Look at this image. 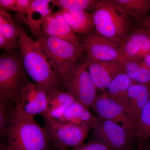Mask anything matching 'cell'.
I'll list each match as a JSON object with an SVG mask.
<instances>
[{
	"mask_svg": "<svg viewBox=\"0 0 150 150\" xmlns=\"http://www.w3.org/2000/svg\"><path fill=\"white\" fill-rule=\"evenodd\" d=\"M6 136L12 150H48L49 140L45 128L18 105L10 111Z\"/></svg>",
	"mask_w": 150,
	"mask_h": 150,
	"instance_id": "6da1fadb",
	"label": "cell"
},
{
	"mask_svg": "<svg viewBox=\"0 0 150 150\" xmlns=\"http://www.w3.org/2000/svg\"><path fill=\"white\" fill-rule=\"evenodd\" d=\"M18 44L25 69L34 83L45 89L47 94L59 89L62 82L47 57L37 42L29 37L20 26Z\"/></svg>",
	"mask_w": 150,
	"mask_h": 150,
	"instance_id": "7a4b0ae2",
	"label": "cell"
},
{
	"mask_svg": "<svg viewBox=\"0 0 150 150\" xmlns=\"http://www.w3.org/2000/svg\"><path fill=\"white\" fill-rule=\"evenodd\" d=\"M37 38L36 42L66 88L78 59L85 51L83 45L47 36L43 32Z\"/></svg>",
	"mask_w": 150,
	"mask_h": 150,
	"instance_id": "3957f363",
	"label": "cell"
},
{
	"mask_svg": "<svg viewBox=\"0 0 150 150\" xmlns=\"http://www.w3.org/2000/svg\"><path fill=\"white\" fill-rule=\"evenodd\" d=\"M90 13L96 31L120 46L129 34L131 22L115 0L98 1Z\"/></svg>",
	"mask_w": 150,
	"mask_h": 150,
	"instance_id": "277c9868",
	"label": "cell"
},
{
	"mask_svg": "<svg viewBox=\"0 0 150 150\" xmlns=\"http://www.w3.org/2000/svg\"><path fill=\"white\" fill-rule=\"evenodd\" d=\"M22 57L15 54L1 56L0 98L13 100L16 104L25 86L29 81Z\"/></svg>",
	"mask_w": 150,
	"mask_h": 150,
	"instance_id": "5b68a950",
	"label": "cell"
},
{
	"mask_svg": "<svg viewBox=\"0 0 150 150\" xmlns=\"http://www.w3.org/2000/svg\"><path fill=\"white\" fill-rule=\"evenodd\" d=\"M45 130L49 140L61 150L76 147L83 144L89 126L70 121L43 117Z\"/></svg>",
	"mask_w": 150,
	"mask_h": 150,
	"instance_id": "8992f818",
	"label": "cell"
},
{
	"mask_svg": "<svg viewBox=\"0 0 150 150\" xmlns=\"http://www.w3.org/2000/svg\"><path fill=\"white\" fill-rule=\"evenodd\" d=\"M94 140L98 141L111 150H131V139L123 126L110 120L99 118L93 128Z\"/></svg>",
	"mask_w": 150,
	"mask_h": 150,
	"instance_id": "52a82bcc",
	"label": "cell"
},
{
	"mask_svg": "<svg viewBox=\"0 0 150 150\" xmlns=\"http://www.w3.org/2000/svg\"><path fill=\"white\" fill-rule=\"evenodd\" d=\"M66 88L76 101L88 109L97 96V88L83 62L76 65Z\"/></svg>",
	"mask_w": 150,
	"mask_h": 150,
	"instance_id": "ba28073f",
	"label": "cell"
},
{
	"mask_svg": "<svg viewBox=\"0 0 150 150\" xmlns=\"http://www.w3.org/2000/svg\"><path fill=\"white\" fill-rule=\"evenodd\" d=\"M91 108L98 117L122 123L131 138L137 137V129L129 118L126 109L109 98L105 93L97 95Z\"/></svg>",
	"mask_w": 150,
	"mask_h": 150,
	"instance_id": "9c48e42d",
	"label": "cell"
},
{
	"mask_svg": "<svg viewBox=\"0 0 150 150\" xmlns=\"http://www.w3.org/2000/svg\"><path fill=\"white\" fill-rule=\"evenodd\" d=\"M82 44L88 57L101 62L119 61L120 46L98 34L96 31L86 35Z\"/></svg>",
	"mask_w": 150,
	"mask_h": 150,
	"instance_id": "30bf717a",
	"label": "cell"
},
{
	"mask_svg": "<svg viewBox=\"0 0 150 150\" xmlns=\"http://www.w3.org/2000/svg\"><path fill=\"white\" fill-rule=\"evenodd\" d=\"M16 105L34 117L37 114L43 115L48 108V94L40 86L29 81L22 91Z\"/></svg>",
	"mask_w": 150,
	"mask_h": 150,
	"instance_id": "8fae6325",
	"label": "cell"
},
{
	"mask_svg": "<svg viewBox=\"0 0 150 150\" xmlns=\"http://www.w3.org/2000/svg\"><path fill=\"white\" fill-rule=\"evenodd\" d=\"M83 63L95 85L100 90L105 89L115 77L124 73L119 61L101 62L87 56Z\"/></svg>",
	"mask_w": 150,
	"mask_h": 150,
	"instance_id": "7c38bea8",
	"label": "cell"
},
{
	"mask_svg": "<svg viewBox=\"0 0 150 150\" xmlns=\"http://www.w3.org/2000/svg\"><path fill=\"white\" fill-rule=\"evenodd\" d=\"M120 59L142 62L150 53V36L139 29L128 34L120 44Z\"/></svg>",
	"mask_w": 150,
	"mask_h": 150,
	"instance_id": "4fadbf2b",
	"label": "cell"
},
{
	"mask_svg": "<svg viewBox=\"0 0 150 150\" xmlns=\"http://www.w3.org/2000/svg\"><path fill=\"white\" fill-rule=\"evenodd\" d=\"M51 0H32L28 8L23 12L17 13L16 20L21 23L28 25L33 34L35 36L42 33L41 26L43 22L52 13L50 5Z\"/></svg>",
	"mask_w": 150,
	"mask_h": 150,
	"instance_id": "5bb4252c",
	"label": "cell"
},
{
	"mask_svg": "<svg viewBox=\"0 0 150 150\" xmlns=\"http://www.w3.org/2000/svg\"><path fill=\"white\" fill-rule=\"evenodd\" d=\"M42 32L47 36L80 43L79 38L73 32L60 11L52 13L41 25Z\"/></svg>",
	"mask_w": 150,
	"mask_h": 150,
	"instance_id": "9a60e30c",
	"label": "cell"
},
{
	"mask_svg": "<svg viewBox=\"0 0 150 150\" xmlns=\"http://www.w3.org/2000/svg\"><path fill=\"white\" fill-rule=\"evenodd\" d=\"M128 93L129 103L126 110L137 129L141 112L150 99V85L133 83L129 87Z\"/></svg>",
	"mask_w": 150,
	"mask_h": 150,
	"instance_id": "2e32d148",
	"label": "cell"
},
{
	"mask_svg": "<svg viewBox=\"0 0 150 150\" xmlns=\"http://www.w3.org/2000/svg\"><path fill=\"white\" fill-rule=\"evenodd\" d=\"M60 11L75 34L88 35L93 31L92 17L87 11L61 10Z\"/></svg>",
	"mask_w": 150,
	"mask_h": 150,
	"instance_id": "e0dca14e",
	"label": "cell"
},
{
	"mask_svg": "<svg viewBox=\"0 0 150 150\" xmlns=\"http://www.w3.org/2000/svg\"><path fill=\"white\" fill-rule=\"evenodd\" d=\"M135 83L124 73L115 77L106 88L105 93L110 99L121 105L126 110L128 103V89Z\"/></svg>",
	"mask_w": 150,
	"mask_h": 150,
	"instance_id": "ac0fdd59",
	"label": "cell"
},
{
	"mask_svg": "<svg viewBox=\"0 0 150 150\" xmlns=\"http://www.w3.org/2000/svg\"><path fill=\"white\" fill-rule=\"evenodd\" d=\"M99 119V117L93 115L88 108L76 100L67 108L60 120L86 125L92 129Z\"/></svg>",
	"mask_w": 150,
	"mask_h": 150,
	"instance_id": "d6986e66",
	"label": "cell"
},
{
	"mask_svg": "<svg viewBox=\"0 0 150 150\" xmlns=\"http://www.w3.org/2000/svg\"><path fill=\"white\" fill-rule=\"evenodd\" d=\"M123 71L135 83L148 84L150 82V70L143 67L140 62L120 59Z\"/></svg>",
	"mask_w": 150,
	"mask_h": 150,
	"instance_id": "ffe728a7",
	"label": "cell"
},
{
	"mask_svg": "<svg viewBox=\"0 0 150 150\" xmlns=\"http://www.w3.org/2000/svg\"><path fill=\"white\" fill-rule=\"evenodd\" d=\"M115 1L128 16L139 21L148 16L150 11L149 2L146 0Z\"/></svg>",
	"mask_w": 150,
	"mask_h": 150,
	"instance_id": "44dd1931",
	"label": "cell"
},
{
	"mask_svg": "<svg viewBox=\"0 0 150 150\" xmlns=\"http://www.w3.org/2000/svg\"><path fill=\"white\" fill-rule=\"evenodd\" d=\"M19 26L4 9L0 10V33L6 39L18 45Z\"/></svg>",
	"mask_w": 150,
	"mask_h": 150,
	"instance_id": "7402d4cb",
	"label": "cell"
},
{
	"mask_svg": "<svg viewBox=\"0 0 150 150\" xmlns=\"http://www.w3.org/2000/svg\"><path fill=\"white\" fill-rule=\"evenodd\" d=\"M139 146L146 147L150 137V99L145 105L140 115L137 126V137Z\"/></svg>",
	"mask_w": 150,
	"mask_h": 150,
	"instance_id": "603a6c76",
	"label": "cell"
},
{
	"mask_svg": "<svg viewBox=\"0 0 150 150\" xmlns=\"http://www.w3.org/2000/svg\"><path fill=\"white\" fill-rule=\"evenodd\" d=\"M98 1L96 0H54V6L61 10L76 11H92Z\"/></svg>",
	"mask_w": 150,
	"mask_h": 150,
	"instance_id": "cb8c5ba5",
	"label": "cell"
},
{
	"mask_svg": "<svg viewBox=\"0 0 150 150\" xmlns=\"http://www.w3.org/2000/svg\"><path fill=\"white\" fill-rule=\"evenodd\" d=\"M74 96L60 89L48 94V108L67 107L76 101Z\"/></svg>",
	"mask_w": 150,
	"mask_h": 150,
	"instance_id": "d4e9b609",
	"label": "cell"
},
{
	"mask_svg": "<svg viewBox=\"0 0 150 150\" xmlns=\"http://www.w3.org/2000/svg\"><path fill=\"white\" fill-rule=\"evenodd\" d=\"M7 100L0 98V135H6L10 121V111L8 112Z\"/></svg>",
	"mask_w": 150,
	"mask_h": 150,
	"instance_id": "484cf974",
	"label": "cell"
},
{
	"mask_svg": "<svg viewBox=\"0 0 150 150\" xmlns=\"http://www.w3.org/2000/svg\"><path fill=\"white\" fill-rule=\"evenodd\" d=\"M69 150H111L108 147L98 141H93L83 144L81 146Z\"/></svg>",
	"mask_w": 150,
	"mask_h": 150,
	"instance_id": "4316f807",
	"label": "cell"
},
{
	"mask_svg": "<svg viewBox=\"0 0 150 150\" xmlns=\"http://www.w3.org/2000/svg\"><path fill=\"white\" fill-rule=\"evenodd\" d=\"M19 48V45L10 42L8 40L6 39L3 36L1 33H0V48L4 49L6 52L12 50L13 48Z\"/></svg>",
	"mask_w": 150,
	"mask_h": 150,
	"instance_id": "83f0119b",
	"label": "cell"
},
{
	"mask_svg": "<svg viewBox=\"0 0 150 150\" xmlns=\"http://www.w3.org/2000/svg\"><path fill=\"white\" fill-rule=\"evenodd\" d=\"M32 0H16L15 11L17 13L23 12L26 10L30 5Z\"/></svg>",
	"mask_w": 150,
	"mask_h": 150,
	"instance_id": "f1b7e54d",
	"label": "cell"
},
{
	"mask_svg": "<svg viewBox=\"0 0 150 150\" xmlns=\"http://www.w3.org/2000/svg\"><path fill=\"white\" fill-rule=\"evenodd\" d=\"M139 28L145 33L150 36V16H148L139 21Z\"/></svg>",
	"mask_w": 150,
	"mask_h": 150,
	"instance_id": "f546056e",
	"label": "cell"
},
{
	"mask_svg": "<svg viewBox=\"0 0 150 150\" xmlns=\"http://www.w3.org/2000/svg\"><path fill=\"white\" fill-rule=\"evenodd\" d=\"M16 0H0V7L1 9L14 10Z\"/></svg>",
	"mask_w": 150,
	"mask_h": 150,
	"instance_id": "4dcf8cb0",
	"label": "cell"
},
{
	"mask_svg": "<svg viewBox=\"0 0 150 150\" xmlns=\"http://www.w3.org/2000/svg\"><path fill=\"white\" fill-rule=\"evenodd\" d=\"M140 63L143 67L150 70V53L148 54Z\"/></svg>",
	"mask_w": 150,
	"mask_h": 150,
	"instance_id": "1f68e13d",
	"label": "cell"
},
{
	"mask_svg": "<svg viewBox=\"0 0 150 150\" xmlns=\"http://www.w3.org/2000/svg\"><path fill=\"white\" fill-rule=\"evenodd\" d=\"M1 150H10V149L9 147L8 146L5 147H4L1 149Z\"/></svg>",
	"mask_w": 150,
	"mask_h": 150,
	"instance_id": "d6a6232c",
	"label": "cell"
},
{
	"mask_svg": "<svg viewBox=\"0 0 150 150\" xmlns=\"http://www.w3.org/2000/svg\"><path fill=\"white\" fill-rule=\"evenodd\" d=\"M144 149L145 148L143 147L139 146V147L137 149H132L131 150H144Z\"/></svg>",
	"mask_w": 150,
	"mask_h": 150,
	"instance_id": "836d02e7",
	"label": "cell"
},
{
	"mask_svg": "<svg viewBox=\"0 0 150 150\" xmlns=\"http://www.w3.org/2000/svg\"><path fill=\"white\" fill-rule=\"evenodd\" d=\"M150 150V141L146 147H145L144 150Z\"/></svg>",
	"mask_w": 150,
	"mask_h": 150,
	"instance_id": "e575fe53",
	"label": "cell"
},
{
	"mask_svg": "<svg viewBox=\"0 0 150 150\" xmlns=\"http://www.w3.org/2000/svg\"><path fill=\"white\" fill-rule=\"evenodd\" d=\"M148 2H149V5L150 10V0H148Z\"/></svg>",
	"mask_w": 150,
	"mask_h": 150,
	"instance_id": "d590c367",
	"label": "cell"
},
{
	"mask_svg": "<svg viewBox=\"0 0 150 150\" xmlns=\"http://www.w3.org/2000/svg\"><path fill=\"white\" fill-rule=\"evenodd\" d=\"M10 148V147H9ZM10 150H12L11 149H10Z\"/></svg>",
	"mask_w": 150,
	"mask_h": 150,
	"instance_id": "8d00e7d4",
	"label": "cell"
}]
</instances>
